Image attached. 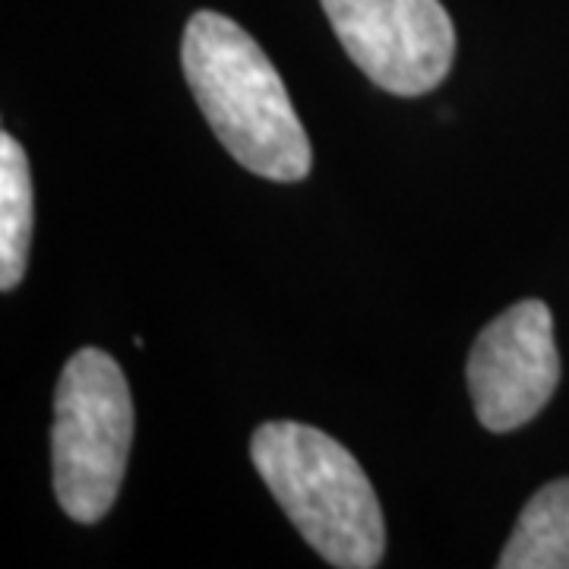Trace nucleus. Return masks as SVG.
<instances>
[{
  "label": "nucleus",
  "mask_w": 569,
  "mask_h": 569,
  "mask_svg": "<svg viewBox=\"0 0 569 569\" xmlns=\"http://www.w3.org/2000/svg\"><path fill=\"white\" fill-rule=\"evenodd\" d=\"M183 77L234 162L266 181H305L313 152L279 70L234 20L193 13L183 29Z\"/></svg>",
  "instance_id": "nucleus-1"
},
{
  "label": "nucleus",
  "mask_w": 569,
  "mask_h": 569,
  "mask_svg": "<svg viewBox=\"0 0 569 569\" xmlns=\"http://www.w3.org/2000/svg\"><path fill=\"white\" fill-rule=\"evenodd\" d=\"M250 459L326 563L373 569L383 560L387 526L377 490L339 440L298 421H269L257 427Z\"/></svg>",
  "instance_id": "nucleus-2"
},
{
  "label": "nucleus",
  "mask_w": 569,
  "mask_h": 569,
  "mask_svg": "<svg viewBox=\"0 0 569 569\" xmlns=\"http://www.w3.org/2000/svg\"><path fill=\"white\" fill-rule=\"evenodd\" d=\"M133 443V399L121 365L82 348L54 392V493L73 522H99L114 507Z\"/></svg>",
  "instance_id": "nucleus-3"
},
{
  "label": "nucleus",
  "mask_w": 569,
  "mask_h": 569,
  "mask_svg": "<svg viewBox=\"0 0 569 569\" xmlns=\"http://www.w3.org/2000/svg\"><path fill=\"white\" fill-rule=\"evenodd\" d=\"M332 32L367 80L392 96H425L447 80L456 29L440 0H323Z\"/></svg>",
  "instance_id": "nucleus-4"
},
{
  "label": "nucleus",
  "mask_w": 569,
  "mask_h": 569,
  "mask_svg": "<svg viewBox=\"0 0 569 569\" xmlns=\"http://www.w3.org/2000/svg\"><path fill=\"white\" fill-rule=\"evenodd\" d=\"M468 392L478 421L507 433L529 425L560 383L553 317L541 301H519L475 339L468 355Z\"/></svg>",
  "instance_id": "nucleus-5"
},
{
  "label": "nucleus",
  "mask_w": 569,
  "mask_h": 569,
  "mask_svg": "<svg viewBox=\"0 0 569 569\" xmlns=\"http://www.w3.org/2000/svg\"><path fill=\"white\" fill-rule=\"evenodd\" d=\"M497 567L569 569V478L550 481L526 503Z\"/></svg>",
  "instance_id": "nucleus-6"
},
{
  "label": "nucleus",
  "mask_w": 569,
  "mask_h": 569,
  "mask_svg": "<svg viewBox=\"0 0 569 569\" xmlns=\"http://www.w3.org/2000/svg\"><path fill=\"white\" fill-rule=\"evenodd\" d=\"M36 228L32 171L22 146L10 133L0 137V288L13 291L29 266Z\"/></svg>",
  "instance_id": "nucleus-7"
}]
</instances>
